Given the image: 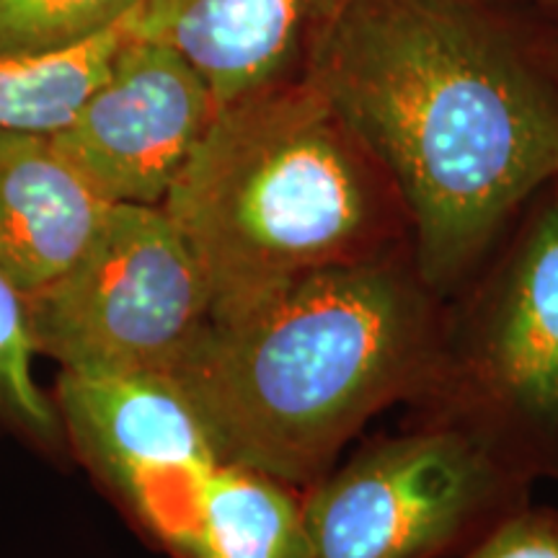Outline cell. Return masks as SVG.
Masks as SVG:
<instances>
[{"label": "cell", "instance_id": "1", "mask_svg": "<svg viewBox=\"0 0 558 558\" xmlns=\"http://www.w3.org/2000/svg\"><path fill=\"white\" fill-rule=\"evenodd\" d=\"M300 73L399 192L427 290L456 282L558 181L541 37L481 0H326Z\"/></svg>", "mask_w": 558, "mask_h": 558}, {"label": "cell", "instance_id": "11", "mask_svg": "<svg viewBox=\"0 0 558 558\" xmlns=\"http://www.w3.org/2000/svg\"><path fill=\"white\" fill-rule=\"evenodd\" d=\"M169 554L173 558H308L303 497L267 473L220 460Z\"/></svg>", "mask_w": 558, "mask_h": 558}, {"label": "cell", "instance_id": "6", "mask_svg": "<svg viewBox=\"0 0 558 558\" xmlns=\"http://www.w3.org/2000/svg\"><path fill=\"white\" fill-rule=\"evenodd\" d=\"M215 111L199 70L177 47L137 29L50 140L104 202L160 207Z\"/></svg>", "mask_w": 558, "mask_h": 558}, {"label": "cell", "instance_id": "5", "mask_svg": "<svg viewBox=\"0 0 558 558\" xmlns=\"http://www.w3.org/2000/svg\"><path fill=\"white\" fill-rule=\"evenodd\" d=\"M494 437L437 427L373 445L303 497L308 558H442L522 507Z\"/></svg>", "mask_w": 558, "mask_h": 558}, {"label": "cell", "instance_id": "7", "mask_svg": "<svg viewBox=\"0 0 558 558\" xmlns=\"http://www.w3.org/2000/svg\"><path fill=\"white\" fill-rule=\"evenodd\" d=\"M58 409L81 456L148 538L166 550L177 546L222 460L181 390L163 375L62 369Z\"/></svg>", "mask_w": 558, "mask_h": 558}, {"label": "cell", "instance_id": "12", "mask_svg": "<svg viewBox=\"0 0 558 558\" xmlns=\"http://www.w3.org/2000/svg\"><path fill=\"white\" fill-rule=\"evenodd\" d=\"M140 11L65 50L0 54V132L54 135L65 128L137 34Z\"/></svg>", "mask_w": 558, "mask_h": 558}, {"label": "cell", "instance_id": "10", "mask_svg": "<svg viewBox=\"0 0 558 558\" xmlns=\"http://www.w3.org/2000/svg\"><path fill=\"white\" fill-rule=\"evenodd\" d=\"M107 207L50 135L0 132V275L24 295L75 262Z\"/></svg>", "mask_w": 558, "mask_h": 558}, {"label": "cell", "instance_id": "16", "mask_svg": "<svg viewBox=\"0 0 558 558\" xmlns=\"http://www.w3.org/2000/svg\"><path fill=\"white\" fill-rule=\"evenodd\" d=\"M541 47H543V58H546L550 73L558 83V29L541 34Z\"/></svg>", "mask_w": 558, "mask_h": 558}, {"label": "cell", "instance_id": "17", "mask_svg": "<svg viewBox=\"0 0 558 558\" xmlns=\"http://www.w3.org/2000/svg\"><path fill=\"white\" fill-rule=\"evenodd\" d=\"M525 3H533V5H538V9L548 11L550 16H556V19H558V0H525Z\"/></svg>", "mask_w": 558, "mask_h": 558}, {"label": "cell", "instance_id": "3", "mask_svg": "<svg viewBox=\"0 0 558 558\" xmlns=\"http://www.w3.org/2000/svg\"><path fill=\"white\" fill-rule=\"evenodd\" d=\"M160 207L199 262L209 305L396 259L411 233L388 173L303 73L218 107Z\"/></svg>", "mask_w": 558, "mask_h": 558}, {"label": "cell", "instance_id": "13", "mask_svg": "<svg viewBox=\"0 0 558 558\" xmlns=\"http://www.w3.org/2000/svg\"><path fill=\"white\" fill-rule=\"evenodd\" d=\"M140 5L143 0H0V54L65 50Z\"/></svg>", "mask_w": 558, "mask_h": 558}, {"label": "cell", "instance_id": "14", "mask_svg": "<svg viewBox=\"0 0 558 558\" xmlns=\"http://www.w3.org/2000/svg\"><path fill=\"white\" fill-rule=\"evenodd\" d=\"M34 354L24 292L0 275V411L32 435L52 439L60 414L34 383Z\"/></svg>", "mask_w": 558, "mask_h": 558}, {"label": "cell", "instance_id": "4", "mask_svg": "<svg viewBox=\"0 0 558 558\" xmlns=\"http://www.w3.org/2000/svg\"><path fill=\"white\" fill-rule=\"evenodd\" d=\"M34 352L70 373H169L209 311L190 243L163 207L109 205L68 269L24 295Z\"/></svg>", "mask_w": 558, "mask_h": 558}, {"label": "cell", "instance_id": "9", "mask_svg": "<svg viewBox=\"0 0 558 558\" xmlns=\"http://www.w3.org/2000/svg\"><path fill=\"white\" fill-rule=\"evenodd\" d=\"M326 0H143L140 34L177 47L218 107L300 68Z\"/></svg>", "mask_w": 558, "mask_h": 558}, {"label": "cell", "instance_id": "2", "mask_svg": "<svg viewBox=\"0 0 558 558\" xmlns=\"http://www.w3.org/2000/svg\"><path fill=\"white\" fill-rule=\"evenodd\" d=\"M427 288L396 259L313 269L209 305L166 378L228 463L308 484L437 362Z\"/></svg>", "mask_w": 558, "mask_h": 558}, {"label": "cell", "instance_id": "8", "mask_svg": "<svg viewBox=\"0 0 558 558\" xmlns=\"http://www.w3.org/2000/svg\"><path fill=\"white\" fill-rule=\"evenodd\" d=\"M546 192L494 288L476 373L525 463L558 471V181Z\"/></svg>", "mask_w": 558, "mask_h": 558}, {"label": "cell", "instance_id": "15", "mask_svg": "<svg viewBox=\"0 0 558 558\" xmlns=\"http://www.w3.org/2000/svg\"><path fill=\"white\" fill-rule=\"evenodd\" d=\"M465 558H558V509H512L465 550Z\"/></svg>", "mask_w": 558, "mask_h": 558}]
</instances>
